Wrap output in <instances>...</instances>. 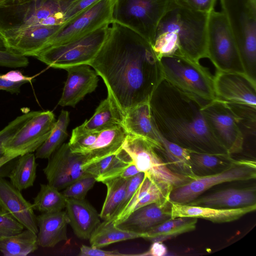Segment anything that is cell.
<instances>
[{
	"mask_svg": "<svg viewBox=\"0 0 256 256\" xmlns=\"http://www.w3.org/2000/svg\"><path fill=\"white\" fill-rule=\"evenodd\" d=\"M198 218L190 217L171 218L144 233L143 238L151 242H163L194 230Z\"/></svg>",
	"mask_w": 256,
	"mask_h": 256,
	"instance_id": "f546056e",
	"label": "cell"
},
{
	"mask_svg": "<svg viewBox=\"0 0 256 256\" xmlns=\"http://www.w3.org/2000/svg\"><path fill=\"white\" fill-rule=\"evenodd\" d=\"M171 206L170 200L146 205L134 210L116 226L124 230L144 233L171 218Z\"/></svg>",
	"mask_w": 256,
	"mask_h": 256,
	"instance_id": "7402d4cb",
	"label": "cell"
},
{
	"mask_svg": "<svg viewBox=\"0 0 256 256\" xmlns=\"http://www.w3.org/2000/svg\"><path fill=\"white\" fill-rule=\"evenodd\" d=\"M140 172L138 170L133 161L128 164L121 174L120 177L129 179L138 174Z\"/></svg>",
	"mask_w": 256,
	"mask_h": 256,
	"instance_id": "681fc988",
	"label": "cell"
},
{
	"mask_svg": "<svg viewBox=\"0 0 256 256\" xmlns=\"http://www.w3.org/2000/svg\"><path fill=\"white\" fill-rule=\"evenodd\" d=\"M182 5L198 12L210 13L217 0H176Z\"/></svg>",
	"mask_w": 256,
	"mask_h": 256,
	"instance_id": "ee69618b",
	"label": "cell"
},
{
	"mask_svg": "<svg viewBox=\"0 0 256 256\" xmlns=\"http://www.w3.org/2000/svg\"><path fill=\"white\" fill-rule=\"evenodd\" d=\"M252 0L256 2V0Z\"/></svg>",
	"mask_w": 256,
	"mask_h": 256,
	"instance_id": "db71d44e",
	"label": "cell"
},
{
	"mask_svg": "<svg viewBox=\"0 0 256 256\" xmlns=\"http://www.w3.org/2000/svg\"><path fill=\"white\" fill-rule=\"evenodd\" d=\"M56 122L52 112L40 111L7 141L5 154L20 156L36 151L49 136Z\"/></svg>",
	"mask_w": 256,
	"mask_h": 256,
	"instance_id": "2e32d148",
	"label": "cell"
},
{
	"mask_svg": "<svg viewBox=\"0 0 256 256\" xmlns=\"http://www.w3.org/2000/svg\"><path fill=\"white\" fill-rule=\"evenodd\" d=\"M79 256H137V254L120 253L118 250H105L92 246L82 245L78 254Z\"/></svg>",
	"mask_w": 256,
	"mask_h": 256,
	"instance_id": "7bdbcfd3",
	"label": "cell"
},
{
	"mask_svg": "<svg viewBox=\"0 0 256 256\" xmlns=\"http://www.w3.org/2000/svg\"><path fill=\"white\" fill-rule=\"evenodd\" d=\"M86 156L72 152L68 143L62 144L48 158L43 171L48 184L60 190L87 173L84 170Z\"/></svg>",
	"mask_w": 256,
	"mask_h": 256,
	"instance_id": "9a60e30c",
	"label": "cell"
},
{
	"mask_svg": "<svg viewBox=\"0 0 256 256\" xmlns=\"http://www.w3.org/2000/svg\"><path fill=\"white\" fill-rule=\"evenodd\" d=\"M114 2L115 0H100L64 22L44 50L83 36L106 25H110L113 22Z\"/></svg>",
	"mask_w": 256,
	"mask_h": 256,
	"instance_id": "5bb4252c",
	"label": "cell"
},
{
	"mask_svg": "<svg viewBox=\"0 0 256 256\" xmlns=\"http://www.w3.org/2000/svg\"><path fill=\"white\" fill-rule=\"evenodd\" d=\"M210 13L170 0L158 26L152 49L159 58L182 54L200 62L207 58V28Z\"/></svg>",
	"mask_w": 256,
	"mask_h": 256,
	"instance_id": "277c9868",
	"label": "cell"
},
{
	"mask_svg": "<svg viewBox=\"0 0 256 256\" xmlns=\"http://www.w3.org/2000/svg\"><path fill=\"white\" fill-rule=\"evenodd\" d=\"M39 111H31L18 116L0 130V158L4 154V145L18 130Z\"/></svg>",
	"mask_w": 256,
	"mask_h": 256,
	"instance_id": "74e56055",
	"label": "cell"
},
{
	"mask_svg": "<svg viewBox=\"0 0 256 256\" xmlns=\"http://www.w3.org/2000/svg\"><path fill=\"white\" fill-rule=\"evenodd\" d=\"M123 116V127L128 134L144 138L158 151L162 150L160 134L152 118L149 102L130 108Z\"/></svg>",
	"mask_w": 256,
	"mask_h": 256,
	"instance_id": "44dd1931",
	"label": "cell"
},
{
	"mask_svg": "<svg viewBox=\"0 0 256 256\" xmlns=\"http://www.w3.org/2000/svg\"><path fill=\"white\" fill-rule=\"evenodd\" d=\"M236 160L228 154L190 152L192 170L196 177L220 172L234 165Z\"/></svg>",
	"mask_w": 256,
	"mask_h": 256,
	"instance_id": "83f0119b",
	"label": "cell"
},
{
	"mask_svg": "<svg viewBox=\"0 0 256 256\" xmlns=\"http://www.w3.org/2000/svg\"><path fill=\"white\" fill-rule=\"evenodd\" d=\"M19 156H20L16 154H5L0 158V168L10 160Z\"/></svg>",
	"mask_w": 256,
	"mask_h": 256,
	"instance_id": "816d5d0a",
	"label": "cell"
},
{
	"mask_svg": "<svg viewBox=\"0 0 256 256\" xmlns=\"http://www.w3.org/2000/svg\"><path fill=\"white\" fill-rule=\"evenodd\" d=\"M170 0H115L113 22L130 28L152 45Z\"/></svg>",
	"mask_w": 256,
	"mask_h": 256,
	"instance_id": "9c48e42d",
	"label": "cell"
},
{
	"mask_svg": "<svg viewBox=\"0 0 256 256\" xmlns=\"http://www.w3.org/2000/svg\"><path fill=\"white\" fill-rule=\"evenodd\" d=\"M187 204L221 208L249 206L256 204V189L255 186L227 188L199 196Z\"/></svg>",
	"mask_w": 256,
	"mask_h": 256,
	"instance_id": "d4e9b609",
	"label": "cell"
},
{
	"mask_svg": "<svg viewBox=\"0 0 256 256\" xmlns=\"http://www.w3.org/2000/svg\"><path fill=\"white\" fill-rule=\"evenodd\" d=\"M123 116L112 96L108 92L106 98L100 102L93 116L77 128L82 131L94 132L123 126Z\"/></svg>",
	"mask_w": 256,
	"mask_h": 256,
	"instance_id": "4316f807",
	"label": "cell"
},
{
	"mask_svg": "<svg viewBox=\"0 0 256 256\" xmlns=\"http://www.w3.org/2000/svg\"><path fill=\"white\" fill-rule=\"evenodd\" d=\"M66 212L74 232L82 240H89L100 223L96 209L86 200L66 198Z\"/></svg>",
	"mask_w": 256,
	"mask_h": 256,
	"instance_id": "cb8c5ba5",
	"label": "cell"
},
{
	"mask_svg": "<svg viewBox=\"0 0 256 256\" xmlns=\"http://www.w3.org/2000/svg\"><path fill=\"white\" fill-rule=\"evenodd\" d=\"M38 245L52 248L58 242L66 240L69 220L66 212H44L36 216Z\"/></svg>",
	"mask_w": 256,
	"mask_h": 256,
	"instance_id": "484cf974",
	"label": "cell"
},
{
	"mask_svg": "<svg viewBox=\"0 0 256 256\" xmlns=\"http://www.w3.org/2000/svg\"><path fill=\"white\" fill-rule=\"evenodd\" d=\"M122 148L140 172L172 190L192 180L171 170L154 146L142 138L128 134Z\"/></svg>",
	"mask_w": 256,
	"mask_h": 256,
	"instance_id": "30bf717a",
	"label": "cell"
},
{
	"mask_svg": "<svg viewBox=\"0 0 256 256\" xmlns=\"http://www.w3.org/2000/svg\"><path fill=\"white\" fill-rule=\"evenodd\" d=\"M160 138L162 150L158 152L168 168L172 172L192 180L196 178L191 168V150L168 140L160 134Z\"/></svg>",
	"mask_w": 256,
	"mask_h": 256,
	"instance_id": "f1b7e54d",
	"label": "cell"
},
{
	"mask_svg": "<svg viewBox=\"0 0 256 256\" xmlns=\"http://www.w3.org/2000/svg\"><path fill=\"white\" fill-rule=\"evenodd\" d=\"M256 178L254 160H237L234 165L220 172L196 177L174 188L170 194V200L172 203L187 204L215 186L228 182L248 180Z\"/></svg>",
	"mask_w": 256,
	"mask_h": 256,
	"instance_id": "7c38bea8",
	"label": "cell"
},
{
	"mask_svg": "<svg viewBox=\"0 0 256 256\" xmlns=\"http://www.w3.org/2000/svg\"><path fill=\"white\" fill-rule=\"evenodd\" d=\"M91 68L84 64L64 69L68 76L58 105L75 107L86 94L95 90L98 85V75Z\"/></svg>",
	"mask_w": 256,
	"mask_h": 256,
	"instance_id": "ac0fdd59",
	"label": "cell"
},
{
	"mask_svg": "<svg viewBox=\"0 0 256 256\" xmlns=\"http://www.w3.org/2000/svg\"><path fill=\"white\" fill-rule=\"evenodd\" d=\"M109 26L106 25L83 36L48 48L36 57L50 67L56 68L88 64L103 45Z\"/></svg>",
	"mask_w": 256,
	"mask_h": 256,
	"instance_id": "52a82bcc",
	"label": "cell"
},
{
	"mask_svg": "<svg viewBox=\"0 0 256 256\" xmlns=\"http://www.w3.org/2000/svg\"><path fill=\"white\" fill-rule=\"evenodd\" d=\"M24 229L20 223L0 206V238L16 234Z\"/></svg>",
	"mask_w": 256,
	"mask_h": 256,
	"instance_id": "ab89813d",
	"label": "cell"
},
{
	"mask_svg": "<svg viewBox=\"0 0 256 256\" xmlns=\"http://www.w3.org/2000/svg\"><path fill=\"white\" fill-rule=\"evenodd\" d=\"M66 197L56 188L48 184H41L40 190L34 198V210L41 213L62 210L66 208Z\"/></svg>",
	"mask_w": 256,
	"mask_h": 256,
	"instance_id": "d590c367",
	"label": "cell"
},
{
	"mask_svg": "<svg viewBox=\"0 0 256 256\" xmlns=\"http://www.w3.org/2000/svg\"><path fill=\"white\" fill-rule=\"evenodd\" d=\"M132 162L128 154L123 149L116 154L109 168L104 174L96 178V182H104L120 177L126 167Z\"/></svg>",
	"mask_w": 256,
	"mask_h": 256,
	"instance_id": "f35d334b",
	"label": "cell"
},
{
	"mask_svg": "<svg viewBox=\"0 0 256 256\" xmlns=\"http://www.w3.org/2000/svg\"><path fill=\"white\" fill-rule=\"evenodd\" d=\"M27 83L26 82H13L2 76L0 74V90H5L10 93L18 94L20 92L22 86Z\"/></svg>",
	"mask_w": 256,
	"mask_h": 256,
	"instance_id": "7dc6e473",
	"label": "cell"
},
{
	"mask_svg": "<svg viewBox=\"0 0 256 256\" xmlns=\"http://www.w3.org/2000/svg\"><path fill=\"white\" fill-rule=\"evenodd\" d=\"M144 176V174L143 172H140L136 176L128 179L124 198L110 218L116 216L125 208L142 181Z\"/></svg>",
	"mask_w": 256,
	"mask_h": 256,
	"instance_id": "b9f144b4",
	"label": "cell"
},
{
	"mask_svg": "<svg viewBox=\"0 0 256 256\" xmlns=\"http://www.w3.org/2000/svg\"><path fill=\"white\" fill-rule=\"evenodd\" d=\"M202 101L164 78L149 103L156 128L168 140L194 152L228 154L210 130Z\"/></svg>",
	"mask_w": 256,
	"mask_h": 256,
	"instance_id": "7a4b0ae2",
	"label": "cell"
},
{
	"mask_svg": "<svg viewBox=\"0 0 256 256\" xmlns=\"http://www.w3.org/2000/svg\"><path fill=\"white\" fill-rule=\"evenodd\" d=\"M6 50L7 48L4 41L0 34V50Z\"/></svg>",
	"mask_w": 256,
	"mask_h": 256,
	"instance_id": "f5cc1de1",
	"label": "cell"
},
{
	"mask_svg": "<svg viewBox=\"0 0 256 256\" xmlns=\"http://www.w3.org/2000/svg\"><path fill=\"white\" fill-rule=\"evenodd\" d=\"M72 0H31L0 8V34L6 48L36 56L58 30Z\"/></svg>",
	"mask_w": 256,
	"mask_h": 256,
	"instance_id": "3957f363",
	"label": "cell"
},
{
	"mask_svg": "<svg viewBox=\"0 0 256 256\" xmlns=\"http://www.w3.org/2000/svg\"><path fill=\"white\" fill-rule=\"evenodd\" d=\"M220 1L236 42L245 74L256 82V2Z\"/></svg>",
	"mask_w": 256,
	"mask_h": 256,
	"instance_id": "5b68a950",
	"label": "cell"
},
{
	"mask_svg": "<svg viewBox=\"0 0 256 256\" xmlns=\"http://www.w3.org/2000/svg\"><path fill=\"white\" fill-rule=\"evenodd\" d=\"M31 0H0V8L22 4Z\"/></svg>",
	"mask_w": 256,
	"mask_h": 256,
	"instance_id": "f907efd6",
	"label": "cell"
},
{
	"mask_svg": "<svg viewBox=\"0 0 256 256\" xmlns=\"http://www.w3.org/2000/svg\"><path fill=\"white\" fill-rule=\"evenodd\" d=\"M160 61L164 78L174 86L206 102L216 98L213 76L200 62L180 54Z\"/></svg>",
	"mask_w": 256,
	"mask_h": 256,
	"instance_id": "8992f818",
	"label": "cell"
},
{
	"mask_svg": "<svg viewBox=\"0 0 256 256\" xmlns=\"http://www.w3.org/2000/svg\"><path fill=\"white\" fill-rule=\"evenodd\" d=\"M29 61L26 56L10 50H0V66L12 68H26Z\"/></svg>",
	"mask_w": 256,
	"mask_h": 256,
	"instance_id": "60d3db41",
	"label": "cell"
},
{
	"mask_svg": "<svg viewBox=\"0 0 256 256\" xmlns=\"http://www.w3.org/2000/svg\"><path fill=\"white\" fill-rule=\"evenodd\" d=\"M172 190L144 174V178L125 208L108 220L115 226L124 220L134 210L146 205L170 200Z\"/></svg>",
	"mask_w": 256,
	"mask_h": 256,
	"instance_id": "603a6c76",
	"label": "cell"
},
{
	"mask_svg": "<svg viewBox=\"0 0 256 256\" xmlns=\"http://www.w3.org/2000/svg\"><path fill=\"white\" fill-rule=\"evenodd\" d=\"M256 210V204L237 208H221L172 202L171 218L190 217L215 223H225L237 220Z\"/></svg>",
	"mask_w": 256,
	"mask_h": 256,
	"instance_id": "ffe728a7",
	"label": "cell"
},
{
	"mask_svg": "<svg viewBox=\"0 0 256 256\" xmlns=\"http://www.w3.org/2000/svg\"><path fill=\"white\" fill-rule=\"evenodd\" d=\"M202 111L210 132L228 154L243 151L244 136L236 114L226 102L216 98L204 104Z\"/></svg>",
	"mask_w": 256,
	"mask_h": 256,
	"instance_id": "4fadbf2b",
	"label": "cell"
},
{
	"mask_svg": "<svg viewBox=\"0 0 256 256\" xmlns=\"http://www.w3.org/2000/svg\"><path fill=\"white\" fill-rule=\"evenodd\" d=\"M213 81L216 98L256 108V82L246 74L216 70Z\"/></svg>",
	"mask_w": 256,
	"mask_h": 256,
	"instance_id": "e0dca14e",
	"label": "cell"
},
{
	"mask_svg": "<svg viewBox=\"0 0 256 256\" xmlns=\"http://www.w3.org/2000/svg\"><path fill=\"white\" fill-rule=\"evenodd\" d=\"M38 246L37 234L28 229L0 238V252L4 256H26L36 250Z\"/></svg>",
	"mask_w": 256,
	"mask_h": 256,
	"instance_id": "1f68e13d",
	"label": "cell"
},
{
	"mask_svg": "<svg viewBox=\"0 0 256 256\" xmlns=\"http://www.w3.org/2000/svg\"><path fill=\"white\" fill-rule=\"evenodd\" d=\"M128 179L116 178L104 182L107 188V194L100 214L103 220L110 218L124 198Z\"/></svg>",
	"mask_w": 256,
	"mask_h": 256,
	"instance_id": "e575fe53",
	"label": "cell"
},
{
	"mask_svg": "<svg viewBox=\"0 0 256 256\" xmlns=\"http://www.w3.org/2000/svg\"><path fill=\"white\" fill-rule=\"evenodd\" d=\"M2 76L10 81L13 82H31L32 77H29L24 75L19 70H11L6 74H2Z\"/></svg>",
	"mask_w": 256,
	"mask_h": 256,
	"instance_id": "c3c4849f",
	"label": "cell"
},
{
	"mask_svg": "<svg viewBox=\"0 0 256 256\" xmlns=\"http://www.w3.org/2000/svg\"><path fill=\"white\" fill-rule=\"evenodd\" d=\"M122 126L100 131L85 132L74 128L68 144L71 150L84 155L86 166L119 152L128 135Z\"/></svg>",
	"mask_w": 256,
	"mask_h": 256,
	"instance_id": "8fae6325",
	"label": "cell"
},
{
	"mask_svg": "<svg viewBox=\"0 0 256 256\" xmlns=\"http://www.w3.org/2000/svg\"><path fill=\"white\" fill-rule=\"evenodd\" d=\"M96 182L94 176L86 174L68 186L62 193L66 198L84 200L88 192Z\"/></svg>",
	"mask_w": 256,
	"mask_h": 256,
	"instance_id": "8d00e7d4",
	"label": "cell"
},
{
	"mask_svg": "<svg viewBox=\"0 0 256 256\" xmlns=\"http://www.w3.org/2000/svg\"><path fill=\"white\" fill-rule=\"evenodd\" d=\"M110 24L103 45L88 65L102 78L124 114L149 102L164 77L160 62L146 40L118 23Z\"/></svg>",
	"mask_w": 256,
	"mask_h": 256,
	"instance_id": "6da1fadb",
	"label": "cell"
},
{
	"mask_svg": "<svg viewBox=\"0 0 256 256\" xmlns=\"http://www.w3.org/2000/svg\"><path fill=\"white\" fill-rule=\"evenodd\" d=\"M98 0H76L64 12V22L72 18Z\"/></svg>",
	"mask_w": 256,
	"mask_h": 256,
	"instance_id": "f6af8a7d",
	"label": "cell"
},
{
	"mask_svg": "<svg viewBox=\"0 0 256 256\" xmlns=\"http://www.w3.org/2000/svg\"><path fill=\"white\" fill-rule=\"evenodd\" d=\"M144 236V233L121 229L112 222L105 220L95 228L89 240L91 246L101 248L116 242L143 238Z\"/></svg>",
	"mask_w": 256,
	"mask_h": 256,
	"instance_id": "4dcf8cb0",
	"label": "cell"
},
{
	"mask_svg": "<svg viewBox=\"0 0 256 256\" xmlns=\"http://www.w3.org/2000/svg\"><path fill=\"white\" fill-rule=\"evenodd\" d=\"M10 182L0 178V206L9 212L26 229L38 232L32 204Z\"/></svg>",
	"mask_w": 256,
	"mask_h": 256,
	"instance_id": "d6986e66",
	"label": "cell"
},
{
	"mask_svg": "<svg viewBox=\"0 0 256 256\" xmlns=\"http://www.w3.org/2000/svg\"><path fill=\"white\" fill-rule=\"evenodd\" d=\"M168 250L162 242H154L146 252L137 254V256H164L166 255Z\"/></svg>",
	"mask_w": 256,
	"mask_h": 256,
	"instance_id": "bcb514c9",
	"label": "cell"
},
{
	"mask_svg": "<svg viewBox=\"0 0 256 256\" xmlns=\"http://www.w3.org/2000/svg\"><path fill=\"white\" fill-rule=\"evenodd\" d=\"M207 56L216 70L245 74L236 42L222 11L213 10L209 14Z\"/></svg>",
	"mask_w": 256,
	"mask_h": 256,
	"instance_id": "ba28073f",
	"label": "cell"
},
{
	"mask_svg": "<svg viewBox=\"0 0 256 256\" xmlns=\"http://www.w3.org/2000/svg\"><path fill=\"white\" fill-rule=\"evenodd\" d=\"M69 122V112L62 110L49 136L36 150V158H48L62 145L68 136L67 128Z\"/></svg>",
	"mask_w": 256,
	"mask_h": 256,
	"instance_id": "836d02e7",
	"label": "cell"
},
{
	"mask_svg": "<svg viewBox=\"0 0 256 256\" xmlns=\"http://www.w3.org/2000/svg\"><path fill=\"white\" fill-rule=\"evenodd\" d=\"M8 177L12 185L22 191L33 186L36 176L37 164L32 152L20 156Z\"/></svg>",
	"mask_w": 256,
	"mask_h": 256,
	"instance_id": "d6a6232c",
	"label": "cell"
}]
</instances>
